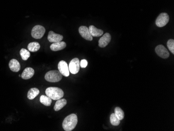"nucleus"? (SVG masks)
<instances>
[{
  "label": "nucleus",
  "instance_id": "2eb2a0df",
  "mask_svg": "<svg viewBox=\"0 0 174 131\" xmlns=\"http://www.w3.org/2000/svg\"><path fill=\"white\" fill-rule=\"evenodd\" d=\"M89 30L92 37H100L103 35V31L101 29H98L95 26H90Z\"/></svg>",
  "mask_w": 174,
  "mask_h": 131
},
{
  "label": "nucleus",
  "instance_id": "1a4fd4ad",
  "mask_svg": "<svg viewBox=\"0 0 174 131\" xmlns=\"http://www.w3.org/2000/svg\"><path fill=\"white\" fill-rule=\"evenodd\" d=\"M58 68L63 76L65 77L69 76L70 72L68 66L66 62L64 61H61L59 62L58 64Z\"/></svg>",
  "mask_w": 174,
  "mask_h": 131
},
{
  "label": "nucleus",
  "instance_id": "9d476101",
  "mask_svg": "<svg viewBox=\"0 0 174 131\" xmlns=\"http://www.w3.org/2000/svg\"><path fill=\"white\" fill-rule=\"evenodd\" d=\"M111 40V36L109 33H105L99 41V46L101 48H105Z\"/></svg>",
  "mask_w": 174,
  "mask_h": 131
},
{
  "label": "nucleus",
  "instance_id": "20e7f679",
  "mask_svg": "<svg viewBox=\"0 0 174 131\" xmlns=\"http://www.w3.org/2000/svg\"><path fill=\"white\" fill-rule=\"evenodd\" d=\"M46 32L45 28L41 25H36L32 28L31 36L35 39H41L44 36Z\"/></svg>",
  "mask_w": 174,
  "mask_h": 131
},
{
  "label": "nucleus",
  "instance_id": "39448f33",
  "mask_svg": "<svg viewBox=\"0 0 174 131\" xmlns=\"http://www.w3.org/2000/svg\"><path fill=\"white\" fill-rule=\"evenodd\" d=\"M169 20V15L166 13H162L157 17L156 19V24L157 27H163L167 25Z\"/></svg>",
  "mask_w": 174,
  "mask_h": 131
},
{
  "label": "nucleus",
  "instance_id": "4be33fe9",
  "mask_svg": "<svg viewBox=\"0 0 174 131\" xmlns=\"http://www.w3.org/2000/svg\"><path fill=\"white\" fill-rule=\"evenodd\" d=\"M110 122L114 126H118L120 124V120L118 119L115 113H112L110 117Z\"/></svg>",
  "mask_w": 174,
  "mask_h": 131
},
{
  "label": "nucleus",
  "instance_id": "ddd939ff",
  "mask_svg": "<svg viewBox=\"0 0 174 131\" xmlns=\"http://www.w3.org/2000/svg\"><path fill=\"white\" fill-rule=\"evenodd\" d=\"M34 71L31 68H27L24 70L21 76L24 80H29L34 75Z\"/></svg>",
  "mask_w": 174,
  "mask_h": 131
},
{
  "label": "nucleus",
  "instance_id": "dca6fc26",
  "mask_svg": "<svg viewBox=\"0 0 174 131\" xmlns=\"http://www.w3.org/2000/svg\"><path fill=\"white\" fill-rule=\"evenodd\" d=\"M67 104V100L65 99H59L58 100L54 107V110L58 111L62 109Z\"/></svg>",
  "mask_w": 174,
  "mask_h": 131
},
{
  "label": "nucleus",
  "instance_id": "aec40b11",
  "mask_svg": "<svg viewBox=\"0 0 174 131\" xmlns=\"http://www.w3.org/2000/svg\"><path fill=\"white\" fill-rule=\"evenodd\" d=\"M114 113H115V116H116L117 117L119 120H122L125 117V114L123 110L120 108L118 107L115 108Z\"/></svg>",
  "mask_w": 174,
  "mask_h": 131
},
{
  "label": "nucleus",
  "instance_id": "393cba45",
  "mask_svg": "<svg viewBox=\"0 0 174 131\" xmlns=\"http://www.w3.org/2000/svg\"><path fill=\"white\" fill-rule=\"evenodd\" d=\"M19 77H21V75H19Z\"/></svg>",
  "mask_w": 174,
  "mask_h": 131
},
{
  "label": "nucleus",
  "instance_id": "4468645a",
  "mask_svg": "<svg viewBox=\"0 0 174 131\" xmlns=\"http://www.w3.org/2000/svg\"><path fill=\"white\" fill-rule=\"evenodd\" d=\"M10 70L14 72H18L20 70V63L16 59H12L9 63Z\"/></svg>",
  "mask_w": 174,
  "mask_h": 131
},
{
  "label": "nucleus",
  "instance_id": "f257e3e1",
  "mask_svg": "<svg viewBox=\"0 0 174 131\" xmlns=\"http://www.w3.org/2000/svg\"><path fill=\"white\" fill-rule=\"evenodd\" d=\"M78 123V117L73 113L66 117L63 122L62 126L65 131H71L74 129Z\"/></svg>",
  "mask_w": 174,
  "mask_h": 131
},
{
  "label": "nucleus",
  "instance_id": "f03ea898",
  "mask_svg": "<svg viewBox=\"0 0 174 131\" xmlns=\"http://www.w3.org/2000/svg\"><path fill=\"white\" fill-rule=\"evenodd\" d=\"M46 95L55 100L61 99L64 95L63 91L61 88L54 87H48L46 89Z\"/></svg>",
  "mask_w": 174,
  "mask_h": 131
},
{
  "label": "nucleus",
  "instance_id": "f8f14e48",
  "mask_svg": "<svg viewBox=\"0 0 174 131\" xmlns=\"http://www.w3.org/2000/svg\"><path fill=\"white\" fill-rule=\"evenodd\" d=\"M66 43L64 41L53 43L50 46V49L53 51H58L66 48Z\"/></svg>",
  "mask_w": 174,
  "mask_h": 131
},
{
  "label": "nucleus",
  "instance_id": "412c9836",
  "mask_svg": "<svg viewBox=\"0 0 174 131\" xmlns=\"http://www.w3.org/2000/svg\"><path fill=\"white\" fill-rule=\"evenodd\" d=\"M20 55L22 60H24V61H26V60H28V58L30 56V52L28 51L27 50L24 49V48H22L20 50Z\"/></svg>",
  "mask_w": 174,
  "mask_h": 131
},
{
  "label": "nucleus",
  "instance_id": "a211bd4d",
  "mask_svg": "<svg viewBox=\"0 0 174 131\" xmlns=\"http://www.w3.org/2000/svg\"><path fill=\"white\" fill-rule=\"evenodd\" d=\"M40 101L41 104L46 106H50L52 104V99L50 98L47 96L42 95L41 96L40 98Z\"/></svg>",
  "mask_w": 174,
  "mask_h": 131
},
{
  "label": "nucleus",
  "instance_id": "423d86ee",
  "mask_svg": "<svg viewBox=\"0 0 174 131\" xmlns=\"http://www.w3.org/2000/svg\"><path fill=\"white\" fill-rule=\"evenodd\" d=\"M69 72L73 74H76L78 73V72L80 70V62L78 58H74L69 63Z\"/></svg>",
  "mask_w": 174,
  "mask_h": 131
},
{
  "label": "nucleus",
  "instance_id": "0eeeda50",
  "mask_svg": "<svg viewBox=\"0 0 174 131\" xmlns=\"http://www.w3.org/2000/svg\"><path fill=\"white\" fill-rule=\"evenodd\" d=\"M79 32L82 37L88 41H92L93 37L90 32L89 28L85 26H81L79 28Z\"/></svg>",
  "mask_w": 174,
  "mask_h": 131
},
{
  "label": "nucleus",
  "instance_id": "f3484780",
  "mask_svg": "<svg viewBox=\"0 0 174 131\" xmlns=\"http://www.w3.org/2000/svg\"><path fill=\"white\" fill-rule=\"evenodd\" d=\"M40 91L37 88H32L28 91L27 94V97L30 100H32L35 98L39 94Z\"/></svg>",
  "mask_w": 174,
  "mask_h": 131
},
{
  "label": "nucleus",
  "instance_id": "7ed1b4c3",
  "mask_svg": "<svg viewBox=\"0 0 174 131\" xmlns=\"http://www.w3.org/2000/svg\"><path fill=\"white\" fill-rule=\"evenodd\" d=\"M63 75L59 71L53 70L47 72L45 75V79L47 82L51 83L59 82L62 80Z\"/></svg>",
  "mask_w": 174,
  "mask_h": 131
},
{
  "label": "nucleus",
  "instance_id": "9b49d317",
  "mask_svg": "<svg viewBox=\"0 0 174 131\" xmlns=\"http://www.w3.org/2000/svg\"><path fill=\"white\" fill-rule=\"evenodd\" d=\"M63 39V36L61 35L55 33L53 31H50L49 32L48 36H47V39L50 43H58L62 41Z\"/></svg>",
  "mask_w": 174,
  "mask_h": 131
},
{
  "label": "nucleus",
  "instance_id": "b1692460",
  "mask_svg": "<svg viewBox=\"0 0 174 131\" xmlns=\"http://www.w3.org/2000/svg\"><path fill=\"white\" fill-rule=\"evenodd\" d=\"M87 65H88V61L85 59H83V60H81V61L80 62V67L82 68H86Z\"/></svg>",
  "mask_w": 174,
  "mask_h": 131
},
{
  "label": "nucleus",
  "instance_id": "6e6552de",
  "mask_svg": "<svg viewBox=\"0 0 174 131\" xmlns=\"http://www.w3.org/2000/svg\"><path fill=\"white\" fill-rule=\"evenodd\" d=\"M156 52L160 57L163 59H168L169 56V52L163 45H159L156 48Z\"/></svg>",
  "mask_w": 174,
  "mask_h": 131
},
{
  "label": "nucleus",
  "instance_id": "5701e85b",
  "mask_svg": "<svg viewBox=\"0 0 174 131\" xmlns=\"http://www.w3.org/2000/svg\"><path fill=\"white\" fill-rule=\"evenodd\" d=\"M167 46L168 48L171 51L172 54H174V39H169L167 43Z\"/></svg>",
  "mask_w": 174,
  "mask_h": 131
},
{
  "label": "nucleus",
  "instance_id": "6ab92c4d",
  "mask_svg": "<svg viewBox=\"0 0 174 131\" xmlns=\"http://www.w3.org/2000/svg\"><path fill=\"white\" fill-rule=\"evenodd\" d=\"M40 45L37 42H32L28 45V49L31 52H36L40 49Z\"/></svg>",
  "mask_w": 174,
  "mask_h": 131
}]
</instances>
